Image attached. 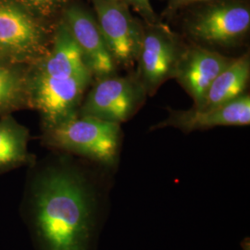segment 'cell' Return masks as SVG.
I'll list each match as a JSON object with an SVG mask.
<instances>
[{"label":"cell","instance_id":"cell-1","mask_svg":"<svg viewBox=\"0 0 250 250\" xmlns=\"http://www.w3.org/2000/svg\"><path fill=\"white\" fill-rule=\"evenodd\" d=\"M106 189L62 153L31 166L20 213L35 250H97L106 220Z\"/></svg>","mask_w":250,"mask_h":250},{"label":"cell","instance_id":"cell-2","mask_svg":"<svg viewBox=\"0 0 250 250\" xmlns=\"http://www.w3.org/2000/svg\"><path fill=\"white\" fill-rule=\"evenodd\" d=\"M43 143L56 151L113 169L120 157L122 129L116 123L76 115L61 125L44 129Z\"/></svg>","mask_w":250,"mask_h":250},{"label":"cell","instance_id":"cell-3","mask_svg":"<svg viewBox=\"0 0 250 250\" xmlns=\"http://www.w3.org/2000/svg\"><path fill=\"white\" fill-rule=\"evenodd\" d=\"M53 35L17 5L0 2V62L35 65L48 52Z\"/></svg>","mask_w":250,"mask_h":250},{"label":"cell","instance_id":"cell-4","mask_svg":"<svg viewBox=\"0 0 250 250\" xmlns=\"http://www.w3.org/2000/svg\"><path fill=\"white\" fill-rule=\"evenodd\" d=\"M250 28V10L240 1L225 0L194 13L186 31L194 43L204 46L231 47L239 45Z\"/></svg>","mask_w":250,"mask_h":250},{"label":"cell","instance_id":"cell-5","mask_svg":"<svg viewBox=\"0 0 250 250\" xmlns=\"http://www.w3.org/2000/svg\"><path fill=\"white\" fill-rule=\"evenodd\" d=\"M186 46L177 35L158 21L143 27L135 76L146 95H154L162 83L174 78Z\"/></svg>","mask_w":250,"mask_h":250},{"label":"cell","instance_id":"cell-6","mask_svg":"<svg viewBox=\"0 0 250 250\" xmlns=\"http://www.w3.org/2000/svg\"><path fill=\"white\" fill-rule=\"evenodd\" d=\"M92 81L76 76H45L35 72L29 75L28 100L40 112L44 129L78 115L83 95Z\"/></svg>","mask_w":250,"mask_h":250},{"label":"cell","instance_id":"cell-7","mask_svg":"<svg viewBox=\"0 0 250 250\" xmlns=\"http://www.w3.org/2000/svg\"><path fill=\"white\" fill-rule=\"evenodd\" d=\"M146 93L136 76L116 74L98 79L81 104L78 115L121 125L143 105Z\"/></svg>","mask_w":250,"mask_h":250},{"label":"cell","instance_id":"cell-8","mask_svg":"<svg viewBox=\"0 0 250 250\" xmlns=\"http://www.w3.org/2000/svg\"><path fill=\"white\" fill-rule=\"evenodd\" d=\"M95 9L100 32L117 67H132L140 52L143 26L123 0H95Z\"/></svg>","mask_w":250,"mask_h":250},{"label":"cell","instance_id":"cell-9","mask_svg":"<svg viewBox=\"0 0 250 250\" xmlns=\"http://www.w3.org/2000/svg\"><path fill=\"white\" fill-rule=\"evenodd\" d=\"M168 117L151 130L172 127L185 133L208 130L217 126H247L250 124V96L244 94L231 102L207 109H168Z\"/></svg>","mask_w":250,"mask_h":250},{"label":"cell","instance_id":"cell-10","mask_svg":"<svg viewBox=\"0 0 250 250\" xmlns=\"http://www.w3.org/2000/svg\"><path fill=\"white\" fill-rule=\"evenodd\" d=\"M232 60L214 49L194 43L186 46L173 79L194 100V106H197L215 78Z\"/></svg>","mask_w":250,"mask_h":250},{"label":"cell","instance_id":"cell-11","mask_svg":"<svg viewBox=\"0 0 250 250\" xmlns=\"http://www.w3.org/2000/svg\"><path fill=\"white\" fill-rule=\"evenodd\" d=\"M63 21L79 46L96 80L116 74L117 66L107 50L97 19L77 6L65 10Z\"/></svg>","mask_w":250,"mask_h":250},{"label":"cell","instance_id":"cell-12","mask_svg":"<svg viewBox=\"0 0 250 250\" xmlns=\"http://www.w3.org/2000/svg\"><path fill=\"white\" fill-rule=\"evenodd\" d=\"M34 72L45 76L94 79L79 46L63 21L55 29L50 48L35 64Z\"/></svg>","mask_w":250,"mask_h":250},{"label":"cell","instance_id":"cell-13","mask_svg":"<svg viewBox=\"0 0 250 250\" xmlns=\"http://www.w3.org/2000/svg\"><path fill=\"white\" fill-rule=\"evenodd\" d=\"M250 78V54L233 58L232 62L215 78L201 102L194 107L207 109L231 102L246 94Z\"/></svg>","mask_w":250,"mask_h":250},{"label":"cell","instance_id":"cell-14","mask_svg":"<svg viewBox=\"0 0 250 250\" xmlns=\"http://www.w3.org/2000/svg\"><path fill=\"white\" fill-rule=\"evenodd\" d=\"M30 133L11 116L0 119V174L36 163L28 150Z\"/></svg>","mask_w":250,"mask_h":250},{"label":"cell","instance_id":"cell-15","mask_svg":"<svg viewBox=\"0 0 250 250\" xmlns=\"http://www.w3.org/2000/svg\"><path fill=\"white\" fill-rule=\"evenodd\" d=\"M29 75L18 65L0 62V114L8 113L28 100Z\"/></svg>","mask_w":250,"mask_h":250},{"label":"cell","instance_id":"cell-16","mask_svg":"<svg viewBox=\"0 0 250 250\" xmlns=\"http://www.w3.org/2000/svg\"><path fill=\"white\" fill-rule=\"evenodd\" d=\"M125 4L131 5L141 16H143L146 23L156 22L155 13L152 9L150 0H123Z\"/></svg>","mask_w":250,"mask_h":250},{"label":"cell","instance_id":"cell-17","mask_svg":"<svg viewBox=\"0 0 250 250\" xmlns=\"http://www.w3.org/2000/svg\"><path fill=\"white\" fill-rule=\"evenodd\" d=\"M31 5L40 9L43 13L53 11L58 6L62 4L63 0H26Z\"/></svg>","mask_w":250,"mask_h":250},{"label":"cell","instance_id":"cell-18","mask_svg":"<svg viewBox=\"0 0 250 250\" xmlns=\"http://www.w3.org/2000/svg\"><path fill=\"white\" fill-rule=\"evenodd\" d=\"M201 1H208V0H169V9L172 12L183 7H186L197 2H201Z\"/></svg>","mask_w":250,"mask_h":250},{"label":"cell","instance_id":"cell-19","mask_svg":"<svg viewBox=\"0 0 250 250\" xmlns=\"http://www.w3.org/2000/svg\"><path fill=\"white\" fill-rule=\"evenodd\" d=\"M241 247L242 250H250V237H246V238L241 242Z\"/></svg>","mask_w":250,"mask_h":250}]
</instances>
